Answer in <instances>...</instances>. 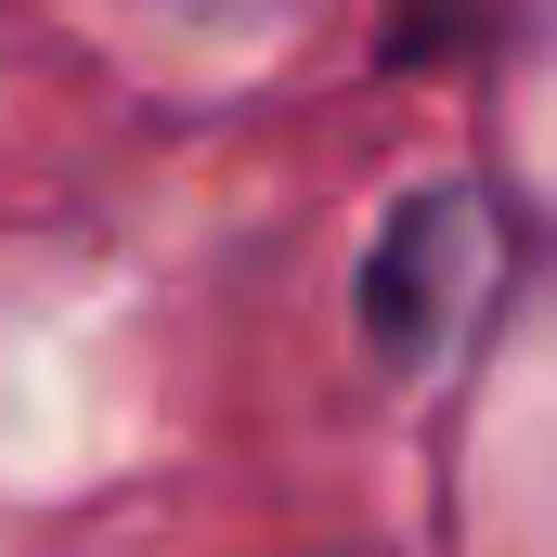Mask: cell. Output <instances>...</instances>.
Returning a JSON list of instances; mask_svg holds the SVG:
<instances>
[{"instance_id": "obj_1", "label": "cell", "mask_w": 557, "mask_h": 557, "mask_svg": "<svg viewBox=\"0 0 557 557\" xmlns=\"http://www.w3.org/2000/svg\"><path fill=\"white\" fill-rule=\"evenodd\" d=\"M493 298H506V195L493 182H416L363 247V350L428 376L480 337Z\"/></svg>"}]
</instances>
